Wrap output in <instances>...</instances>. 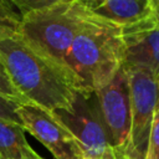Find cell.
I'll list each match as a JSON object with an SVG mask.
<instances>
[{
    "label": "cell",
    "mask_w": 159,
    "mask_h": 159,
    "mask_svg": "<svg viewBox=\"0 0 159 159\" xmlns=\"http://www.w3.org/2000/svg\"><path fill=\"white\" fill-rule=\"evenodd\" d=\"M0 60L27 104L50 112L68 109L77 93L84 92L70 67L31 46L19 34L0 40Z\"/></svg>",
    "instance_id": "obj_1"
},
{
    "label": "cell",
    "mask_w": 159,
    "mask_h": 159,
    "mask_svg": "<svg viewBox=\"0 0 159 159\" xmlns=\"http://www.w3.org/2000/svg\"><path fill=\"white\" fill-rule=\"evenodd\" d=\"M124 57V29L97 15L87 5L67 56V65L83 91L97 92L109 83L123 66Z\"/></svg>",
    "instance_id": "obj_2"
},
{
    "label": "cell",
    "mask_w": 159,
    "mask_h": 159,
    "mask_svg": "<svg viewBox=\"0 0 159 159\" xmlns=\"http://www.w3.org/2000/svg\"><path fill=\"white\" fill-rule=\"evenodd\" d=\"M12 4L20 14L19 35L68 67V51L87 10L86 1L14 0Z\"/></svg>",
    "instance_id": "obj_3"
},
{
    "label": "cell",
    "mask_w": 159,
    "mask_h": 159,
    "mask_svg": "<svg viewBox=\"0 0 159 159\" xmlns=\"http://www.w3.org/2000/svg\"><path fill=\"white\" fill-rule=\"evenodd\" d=\"M53 113L76 138L83 158H104L114 149L94 92H78L68 109Z\"/></svg>",
    "instance_id": "obj_4"
},
{
    "label": "cell",
    "mask_w": 159,
    "mask_h": 159,
    "mask_svg": "<svg viewBox=\"0 0 159 159\" xmlns=\"http://www.w3.org/2000/svg\"><path fill=\"white\" fill-rule=\"evenodd\" d=\"M123 68L129 83L130 128L127 147L122 152L134 159H144L153 113L159 99V78L142 68Z\"/></svg>",
    "instance_id": "obj_5"
},
{
    "label": "cell",
    "mask_w": 159,
    "mask_h": 159,
    "mask_svg": "<svg viewBox=\"0 0 159 159\" xmlns=\"http://www.w3.org/2000/svg\"><path fill=\"white\" fill-rule=\"evenodd\" d=\"M16 116L24 130L42 143L55 159H83L76 138L53 112L24 103L16 108Z\"/></svg>",
    "instance_id": "obj_6"
},
{
    "label": "cell",
    "mask_w": 159,
    "mask_h": 159,
    "mask_svg": "<svg viewBox=\"0 0 159 159\" xmlns=\"http://www.w3.org/2000/svg\"><path fill=\"white\" fill-rule=\"evenodd\" d=\"M94 93L113 148L124 150L130 128V93L127 72L123 66L109 83Z\"/></svg>",
    "instance_id": "obj_7"
},
{
    "label": "cell",
    "mask_w": 159,
    "mask_h": 159,
    "mask_svg": "<svg viewBox=\"0 0 159 159\" xmlns=\"http://www.w3.org/2000/svg\"><path fill=\"white\" fill-rule=\"evenodd\" d=\"M125 32L123 66L145 70L159 78V29L137 27Z\"/></svg>",
    "instance_id": "obj_8"
},
{
    "label": "cell",
    "mask_w": 159,
    "mask_h": 159,
    "mask_svg": "<svg viewBox=\"0 0 159 159\" xmlns=\"http://www.w3.org/2000/svg\"><path fill=\"white\" fill-rule=\"evenodd\" d=\"M97 15L122 26L124 31L150 25V0H104L86 1Z\"/></svg>",
    "instance_id": "obj_9"
},
{
    "label": "cell",
    "mask_w": 159,
    "mask_h": 159,
    "mask_svg": "<svg viewBox=\"0 0 159 159\" xmlns=\"http://www.w3.org/2000/svg\"><path fill=\"white\" fill-rule=\"evenodd\" d=\"M27 145L22 125L0 118V159H22Z\"/></svg>",
    "instance_id": "obj_10"
},
{
    "label": "cell",
    "mask_w": 159,
    "mask_h": 159,
    "mask_svg": "<svg viewBox=\"0 0 159 159\" xmlns=\"http://www.w3.org/2000/svg\"><path fill=\"white\" fill-rule=\"evenodd\" d=\"M20 14L12 1L0 0V40L19 34Z\"/></svg>",
    "instance_id": "obj_11"
},
{
    "label": "cell",
    "mask_w": 159,
    "mask_h": 159,
    "mask_svg": "<svg viewBox=\"0 0 159 159\" xmlns=\"http://www.w3.org/2000/svg\"><path fill=\"white\" fill-rule=\"evenodd\" d=\"M144 159H159V99L154 108Z\"/></svg>",
    "instance_id": "obj_12"
},
{
    "label": "cell",
    "mask_w": 159,
    "mask_h": 159,
    "mask_svg": "<svg viewBox=\"0 0 159 159\" xmlns=\"http://www.w3.org/2000/svg\"><path fill=\"white\" fill-rule=\"evenodd\" d=\"M0 96L6 98V99H10V101H14L19 104H24L25 101L22 99V97L19 94V92L16 91V88L14 87L10 77H9V73L5 68V66L2 65L1 60H0Z\"/></svg>",
    "instance_id": "obj_13"
},
{
    "label": "cell",
    "mask_w": 159,
    "mask_h": 159,
    "mask_svg": "<svg viewBox=\"0 0 159 159\" xmlns=\"http://www.w3.org/2000/svg\"><path fill=\"white\" fill-rule=\"evenodd\" d=\"M19 106H20L19 103H16L14 101H10V99H6V98L0 96V118L20 123V120L16 116V108Z\"/></svg>",
    "instance_id": "obj_14"
},
{
    "label": "cell",
    "mask_w": 159,
    "mask_h": 159,
    "mask_svg": "<svg viewBox=\"0 0 159 159\" xmlns=\"http://www.w3.org/2000/svg\"><path fill=\"white\" fill-rule=\"evenodd\" d=\"M150 4H152L150 25L153 27L159 29V0H150Z\"/></svg>",
    "instance_id": "obj_15"
},
{
    "label": "cell",
    "mask_w": 159,
    "mask_h": 159,
    "mask_svg": "<svg viewBox=\"0 0 159 159\" xmlns=\"http://www.w3.org/2000/svg\"><path fill=\"white\" fill-rule=\"evenodd\" d=\"M22 159H43V158H42L41 155H39V154L31 148V145L29 144V145L25 148V150H24Z\"/></svg>",
    "instance_id": "obj_16"
},
{
    "label": "cell",
    "mask_w": 159,
    "mask_h": 159,
    "mask_svg": "<svg viewBox=\"0 0 159 159\" xmlns=\"http://www.w3.org/2000/svg\"><path fill=\"white\" fill-rule=\"evenodd\" d=\"M114 154H116V149H113L107 157L104 158H83V159H114Z\"/></svg>",
    "instance_id": "obj_17"
},
{
    "label": "cell",
    "mask_w": 159,
    "mask_h": 159,
    "mask_svg": "<svg viewBox=\"0 0 159 159\" xmlns=\"http://www.w3.org/2000/svg\"><path fill=\"white\" fill-rule=\"evenodd\" d=\"M116 150H117V149H116ZM118 157H119V159H134V158L129 157L128 154H125V153L122 152V150H118Z\"/></svg>",
    "instance_id": "obj_18"
},
{
    "label": "cell",
    "mask_w": 159,
    "mask_h": 159,
    "mask_svg": "<svg viewBox=\"0 0 159 159\" xmlns=\"http://www.w3.org/2000/svg\"><path fill=\"white\" fill-rule=\"evenodd\" d=\"M114 159H119V157H118V150H116V154H114Z\"/></svg>",
    "instance_id": "obj_19"
}]
</instances>
